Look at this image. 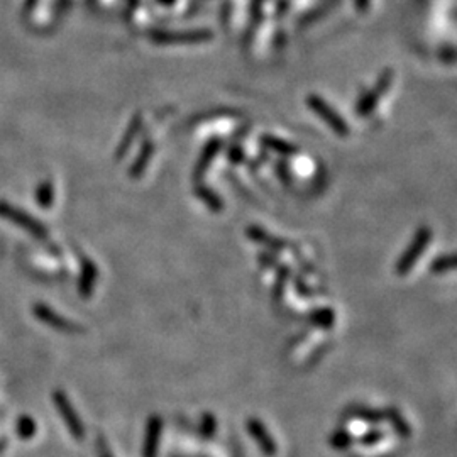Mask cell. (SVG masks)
<instances>
[{
  "label": "cell",
  "instance_id": "1",
  "mask_svg": "<svg viewBox=\"0 0 457 457\" xmlns=\"http://www.w3.org/2000/svg\"><path fill=\"white\" fill-rule=\"evenodd\" d=\"M430 239H432V232H430L427 227H422L420 231L415 234L410 247H408L407 253L403 254L402 260H400L398 264H396V273H398L400 276L408 275V273H410V269L414 268V264L417 263L418 257H420L423 251H425V247H427V244H429Z\"/></svg>",
  "mask_w": 457,
  "mask_h": 457
},
{
  "label": "cell",
  "instance_id": "2",
  "mask_svg": "<svg viewBox=\"0 0 457 457\" xmlns=\"http://www.w3.org/2000/svg\"><path fill=\"white\" fill-rule=\"evenodd\" d=\"M56 405H58L59 411H61L63 418H65L66 423H68V429L70 432L73 434L77 439H84V425L80 423V418L77 417V414H75L73 407H71L68 400H66V396L63 395V393H56Z\"/></svg>",
  "mask_w": 457,
  "mask_h": 457
},
{
  "label": "cell",
  "instance_id": "3",
  "mask_svg": "<svg viewBox=\"0 0 457 457\" xmlns=\"http://www.w3.org/2000/svg\"><path fill=\"white\" fill-rule=\"evenodd\" d=\"M0 213H2V215H7L9 219H12L14 222L19 224V226H26L29 231L32 232V234L39 235V237H43L44 235V232H43L44 228L41 227V224H37V222H35V220L29 219V215H26V213L19 212V211H16V208L9 207V205H0Z\"/></svg>",
  "mask_w": 457,
  "mask_h": 457
},
{
  "label": "cell",
  "instance_id": "4",
  "mask_svg": "<svg viewBox=\"0 0 457 457\" xmlns=\"http://www.w3.org/2000/svg\"><path fill=\"white\" fill-rule=\"evenodd\" d=\"M36 315H39L41 320H44L46 324H51L53 327L59 329V331H66V332L78 331V327H75V324H71V322L66 320V318L56 315L53 310L46 309V307H43V305L36 307Z\"/></svg>",
  "mask_w": 457,
  "mask_h": 457
},
{
  "label": "cell",
  "instance_id": "5",
  "mask_svg": "<svg viewBox=\"0 0 457 457\" xmlns=\"http://www.w3.org/2000/svg\"><path fill=\"white\" fill-rule=\"evenodd\" d=\"M247 429H249L251 436L260 442V445L263 447L264 452H268V454H273V452H275V442H273L271 437L266 434L264 427L261 425L256 418H251L249 423H247Z\"/></svg>",
  "mask_w": 457,
  "mask_h": 457
},
{
  "label": "cell",
  "instance_id": "6",
  "mask_svg": "<svg viewBox=\"0 0 457 457\" xmlns=\"http://www.w3.org/2000/svg\"><path fill=\"white\" fill-rule=\"evenodd\" d=\"M159 434H161V418L153 417L148 425V439H146L144 457H155L156 444H158L159 440Z\"/></svg>",
  "mask_w": 457,
  "mask_h": 457
},
{
  "label": "cell",
  "instance_id": "7",
  "mask_svg": "<svg viewBox=\"0 0 457 457\" xmlns=\"http://www.w3.org/2000/svg\"><path fill=\"white\" fill-rule=\"evenodd\" d=\"M310 102L313 104V107H315V110L318 112V114H320V115H324V117L327 119L329 124H331V126L334 127L336 130H339L340 134H346V130H347V129H346V127H344L342 121H340V119L337 117V115L332 114V112L329 110V107L325 106L324 102H318L317 99H312V100H310Z\"/></svg>",
  "mask_w": 457,
  "mask_h": 457
},
{
  "label": "cell",
  "instance_id": "8",
  "mask_svg": "<svg viewBox=\"0 0 457 457\" xmlns=\"http://www.w3.org/2000/svg\"><path fill=\"white\" fill-rule=\"evenodd\" d=\"M97 278V269L93 263H87L85 261V271H84V280H81V293L88 295L90 290H93V282Z\"/></svg>",
  "mask_w": 457,
  "mask_h": 457
},
{
  "label": "cell",
  "instance_id": "9",
  "mask_svg": "<svg viewBox=\"0 0 457 457\" xmlns=\"http://www.w3.org/2000/svg\"><path fill=\"white\" fill-rule=\"evenodd\" d=\"M452 269H454V257L452 256L440 257V260H437L436 263H434V271L436 273H447L452 271Z\"/></svg>",
  "mask_w": 457,
  "mask_h": 457
},
{
  "label": "cell",
  "instance_id": "10",
  "mask_svg": "<svg viewBox=\"0 0 457 457\" xmlns=\"http://www.w3.org/2000/svg\"><path fill=\"white\" fill-rule=\"evenodd\" d=\"M39 202L43 207H48L50 205V202H53V186L51 185H43L41 186V192H39Z\"/></svg>",
  "mask_w": 457,
  "mask_h": 457
}]
</instances>
